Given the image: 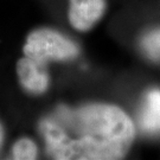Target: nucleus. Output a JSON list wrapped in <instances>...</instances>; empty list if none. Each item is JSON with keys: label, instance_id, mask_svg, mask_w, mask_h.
Wrapping results in <instances>:
<instances>
[{"label": "nucleus", "instance_id": "obj_3", "mask_svg": "<svg viewBox=\"0 0 160 160\" xmlns=\"http://www.w3.org/2000/svg\"><path fill=\"white\" fill-rule=\"evenodd\" d=\"M104 11V0H70L69 22L75 30L87 32L103 17Z\"/></svg>", "mask_w": 160, "mask_h": 160}, {"label": "nucleus", "instance_id": "obj_2", "mask_svg": "<svg viewBox=\"0 0 160 160\" xmlns=\"http://www.w3.org/2000/svg\"><path fill=\"white\" fill-rule=\"evenodd\" d=\"M24 55L34 62L46 65L48 62L71 61L80 55V48L68 37L55 30H34L28 36Z\"/></svg>", "mask_w": 160, "mask_h": 160}, {"label": "nucleus", "instance_id": "obj_6", "mask_svg": "<svg viewBox=\"0 0 160 160\" xmlns=\"http://www.w3.org/2000/svg\"><path fill=\"white\" fill-rule=\"evenodd\" d=\"M12 155L17 160H33L38 155V149L31 139L22 138L13 145Z\"/></svg>", "mask_w": 160, "mask_h": 160}, {"label": "nucleus", "instance_id": "obj_1", "mask_svg": "<svg viewBox=\"0 0 160 160\" xmlns=\"http://www.w3.org/2000/svg\"><path fill=\"white\" fill-rule=\"evenodd\" d=\"M39 131L48 154L58 160L122 159L135 137L131 118L107 103L58 107L53 116L40 121Z\"/></svg>", "mask_w": 160, "mask_h": 160}, {"label": "nucleus", "instance_id": "obj_7", "mask_svg": "<svg viewBox=\"0 0 160 160\" xmlns=\"http://www.w3.org/2000/svg\"><path fill=\"white\" fill-rule=\"evenodd\" d=\"M142 46L145 51L148 52L153 58L160 57V30L152 31L142 39Z\"/></svg>", "mask_w": 160, "mask_h": 160}, {"label": "nucleus", "instance_id": "obj_8", "mask_svg": "<svg viewBox=\"0 0 160 160\" xmlns=\"http://www.w3.org/2000/svg\"><path fill=\"white\" fill-rule=\"evenodd\" d=\"M4 127L1 126V123H0V147H1V145H2V141H4Z\"/></svg>", "mask_w": 160, "mask_h": 160}, {"label": "nucleus", "instance_id": "obj_4", "mask_svg": "<svg viewBox=\"0 0 160 160\" xmlns=\"http://www.w3.org/2000/svg\"><path fill=\"white\" fill-rule=\"evenodd\" d=\"M17 75L23 88L31 94H43L49 87V75L45 65L37 63L26 56L18 61Z\"/></svg>", "mask_w": 160, "mask_h": 160}, {"label": "nucleus", "instance_id": "obj_5", "mask_svg": "<svg viewBox=\"0 0 160 160\" xmlns=\"http://www.w3.org/2000/svg\"><path fill=\"white\" fill-rule=\"evenodd\" d=\"M140 128L147 133L160 132V90L147 92L139 116Z\"/></svg>", "mask_w": 160, "mask_h": 160}]
</instances>
